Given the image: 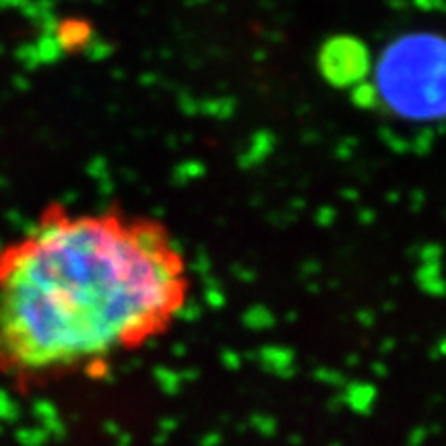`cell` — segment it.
Segmentation results:
<instances>
[{
  "label": "cell",
  "instance_id": "obj_2",
  "mask_svg": "<svg viewBox=\"0 0 446 446\" xmlns=\"http://www.w3.org/2000/svg\"><path fill=\"white\" fill-rule=\"evenodd\" d=\"M376 100L394 116L423 122L446 118V38L407 34L378 60Z\"/></svg>",
  "mask_w": 446,
  "mask_h": 446
},
{
  "label": "cell",
  "instance_id": "obj_1",
  "mask_svg": "<svg viewBox=\"0 0 446 446\" xmlns=\"http://www.w3.org/2000/svg\"><path fill=\"white\" fill-rule=\"evenodd\" d=\"M188 296V263L164 221L50 205L0 248V376H98L164 337Z\"/></svg>",
  "mask_w": 446,
  "mask_h": 446
},
{
  "label": "cell",
  "instance_id": "obj_3",
  "mask_svg": "<svg viewBox=\"0 0 446 446\" xmlns=\"http://www.w3.org/2000/svg\"><path fill=\"white\" fill-rule=\"evenodd\" d=\"M322 71L333 83H351L366 71V56L359 44L335 40L322 52Z\"/></svg>",
  "mask_w": 446,
  "mask_h": 446
}]
</instances>
